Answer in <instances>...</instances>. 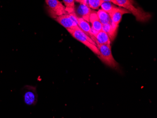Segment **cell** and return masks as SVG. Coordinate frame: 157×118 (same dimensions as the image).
Wrapping results in <instances>:
<instances>
[{
  "label": "cell",
  "mask_w": 157,
  "mask_h": 118,
  "mask_svg": "<svg viewBox=\"0 0 157 118\" xmlns=\"http://www.w3.org/2000/svg\"><path fill=\"white\" fill-rule=\"evenodd\" d=\"M99 51V58L105 64L113 69H116L119 67V64L114 59L111 51L110 45L97 44Z\"/></svg>",
  "instance_id": "3957f363"
},
{
  "label": "cell",
  "mask_w": 157,
  "mask_h": 118,
  "mask_svg": "<svg viewBox=\"0 0 157 118\" xmlns=\"http://www.w3.org/2000/svg\"><path fill=\"white\" fill-rule=\"evenodd\" d=\"M92 10L89 7L88 4H81L78 8L77 12L80 16L78 17H82L89 22L90 14Z\"/></svg>",
  "instance_id": "9c48e42d"
},
{
  "label": "cell",
  "mask_w": 157,
  "mask_h": 118,
  "mask_svg": "<svg viewBox=\"0 0 157 118\" xmlns=\"http://www.w3.org/2000/svg\"><path fill=\"white\" fill-rule=\"evenodd\" d=\"M73 37L89 48L90 50L98 56L99 51L96 43L87 36L80 28L68 31Z\"/></svg>",
  "instance_id": "7a4b0ae2"
},
{
  "label": "cell",
  "mask_w": 157,
  "mask_h": 118,
  "mask_svg": "<svg viewBox=\"0 0 157 118\" xmlns=\"http://www.w3.org/2000/svg\"><path fill=\"white\" fill-rule=\"evenodd\" d=\"M77 17L78 16L75 12L57 17L55 20L68 31L79 28L77 24Z\"/></svg>",
  "instance_id": "277c9868"
},
{
  "label": "cell",
  "mask_w": 157,
  "mask_h": 118,
  "mask_svg": "<svg viewBox=\"0 0 157 118\" xmlns=\"http://www.w3.org/2000/svg\"><path fill=\"white\" fill-rule=\"evenodd\" d=\"M117 5L128 10L135 17L136 20L141 22H146L150 19L151 15L150 13L145 12L140 8L133 5L130 0H116Z\"/></svg>",
  "instance_id": "6da1fadb"
},
{
  "label": "cell",
  "mask_w": 157,
  "mask_h": 118,
  "mask_svg": "<svg viewBox=\"0 0 157 118\" xmlns=\"http://www.w3.org/2000/svg\"><path fill=\"white\" fill-rule=\"evenodd\" d=\"M102 1L103 2H111L113 3L115 5H117V2L116 0H102Z\"/></svg>",
  "instance_id": "e0dca14e"
},
{
  "label": "cell",
  "mask_w": 157,
  "mask_h": 118,
  "mask_svg": "<svg viewBox=\"0 0 157 118\" xmlns=\"http://www.w3.org/2000/svg\"><path fill=\"white\" fill-rule=\"evenodd\" d=\"M97 13L99 19L103 25L111 23L112 22L109 14L103 10H99L98 12H97Z\"/></svg>",
  "instance_id": "7c38bea8"
},
{
  "label": "cell",
  "mask_w": 157,
  "mask_h": 118,
  "mask_svg": "<svg viewBox=\"0 0 157 118\" xmlns=\"http://www.w3.org/2000/svg\"><path fill=\"white\" fill-rule=\"evenodd\" d=\"M89 21L91 23L92 28L97 32L102 30L103 25L99 19L97 12L92 11L90 13L89 18Z\"/></svg>",
  "instance_id": "30bf717a"
},
{
  "label": "cell",
  "mask_w": 157,
  "mask_h": 118,
  "mask_svg": "<svg viewBox=\"0 0 157 118\" xmlns=\"http://www.w3.org/2000/svg\"><path fill=\"white\" fill-rule=\"evenodd\" d=\"M93 40L96 43V45L100 44H111V40L109 36L106 32L104 31L101 30L97 32Z\"/></svg>",
  "instance_id": "ba28073f"
},
{
  "label": "cell",
  "mask_w": 157,
  "mask_h": 118,
  "mask_svg": "<svg viewBox=\"0 0 157 118\" xmlns=\"http://www.w3.org/2000/svg\"><path fill=\"white\" fill-rule=\"evenodd\" d=\"M49 9V14L52 17H56L68 14L66 7L59 0H45Z\"/></svg>",
  "instance_id": "5b68a950"
},
{
  "label": "cell",
  "mask_w": 157,
  "mask_h": 118,
  "mask_svg": "<svg viewBox=\"0 0 157 118\" xmlns=\"http://www.w3.org/2000/svg\"><path fill=\"white\" fill-rule=\"evenodd\" d=\"M75 0H63L66 10L68 14H71L75 12Z\"/></svg>",
  "instance_id": "4fadbf2b"
},
{
  "label": "cell",
  "mask_w": 157,
  "mask_h": 118,
  "mask_svg": "<svg viewBox=\"0 0 157 118\" xmlns=\"http://www.w3.org/2000/svg\"><path fill=\"white\" fill-rule=\"evenodd\" d=\"M76 2L80 3L81 4H88V0H75Z\"/></svg>",
  "instance_id": "2e32d148"
},
{
  "label": "cell",
  "mask_w": 157,
  "mask_h": 118,
  "mask_svg": "<svg viewBox=\"0 0 157 118\" xmlns=\"http://www.w3.org/2000/svg\"><path fill=\"white\" fill-rule=\"evenodd\" d=\"M130 13L129 11L122 7H116L113 10V11L109 13L112 24L114 26L118 27L119 24L121 21L122 16L125 14Z\"/></svg>",
  "instance_id": "52a82bcc"
},
{
  "label": "cell",
  "mask_w": 157,
  "mask_h": 118,
  "mask_svg": "<svg viewBox=\"0 0 157 118\" xmlns=\"http://www.w3.org/2000/svg\"><path fill=\"white\" fill-rule=\"evenodd\" d=\"M102 3V0H88V5L92 9H98Z\"/></svg>",
  "instance_id": "9a60e30c"
},
{
  "label": "cell",
  "mask_w": 157,
  "mask_h": 118,
  "mask_svg": "<svg viewBox=\"0 0 157 118\" xmlns=\"http://www.w3.org/2000/svg\"><path fill=\"white\" fill-rule=\"evenodd\" d=\"M101 8L104 11L108 14L111 13L113 10L117 7L113 3L111 2H103L101 5Z\"/></svg>",
  "instance_id": "5bb4252c"
},
{
  "label": "cell",
  "mask_w": 157,
  "mask_h": 118,
  "mask_svg": "<svg viewBox=\"0 0 157 118\" xmlns=\"http://www.w3.org/2000/svg\"><path fill=\"white\" fill-rule=\"evenodd\" d=\"M38 94L35 87L26 86L24 94V100L27 105H34L38 101Z\"/></svg>",
  "instance_id": "8992f818"
},
{
  "label": "cell",
  "mask_w": 157,
  "mask_h": 118,
  "mask_svg": "<svg viewBox=\"0 0 157 118\" xmlns=\"http://www.w3.org/2000/svg\"><path fill=\"white\" fill-rule=\"evenodd\" d=\"M77 24L79 28L92 39L93 36L91 33V27L89 23L82 17L78 16Z\"/></svg>",
  "instance_id": "8fae6325"
}]
</instances>
